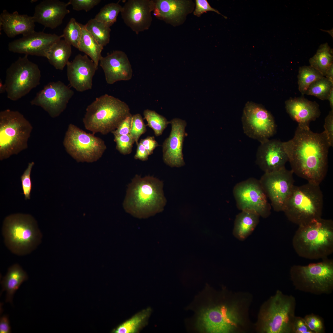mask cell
I'll return each mask as SVG.
<instances>
[{
	"label": "cell",
	"instance_id": "30",
	"mask_svg": "<svg viewBox=\"0 0 333 333\" xmlns=\"http://www.w3.org/2000/svg\"><path fill=\"white\" fill-rule=\"evenodd\" d=\"M150 308L144 309L119 325L113 332L115 333H136L147 324L151 313Z\"/></svg>",
	"mask_w": 333,
	"mask_h": 333
},
{
	"label": "cell",
	"instance_id": "47",
	"mask_svg": "<svg viewBox=\"0 0 333 333\" xmlns=\"http://www.w3.org/2000/svg\"><path fill=\"white\" fill-rule=\"evenodd\" d=\"M293 333H314L308 327L303 318L296 316L294 325Z\"/></svg>",
	"mask_w": 333,
	"mask_h": 333
},
{
	"label": "cell",
	"instance_id": "17",
	"mask_svg": "<svg viewBox=\"0 0 333 333\" xmlns=\"http://www.w3.org/2000/svg\"><path fill=\"white\" fill-rule=\"evenodd\" d=\"M63 38L62 35L35 31L10 42L8 49L14 53L47 57L52 46Z\"/></svg>",
	"mask_w": 333,
	"mask_h": 333
},
{
	"label": "cell",
	"instance_id": "20",
	"mask_svg": "<svg viewBox=\"0 0 333 333\" xmlns=\"http://www.w3.org/2000/svg\"><path fill=\"white\" fill-rule=\"evenodd\" d=\"M67 76L70 85L79 92L91 89L97 67L86 55L79 54L67 65Z\"/></svg>",
	"mask_w": 333,
	"mask_h": 333
},
{
	"label": "cell",
	"instance_id": "39",
	"mask_svg": "<svg viewBox=\"0 0 333 333\" xmlns=\"http://www.w3.org/2000/svg\"><path fill=\"white\" fill-rule=\"evenodd\" d=\"M146 131V127L141 115H132L130 135L137 145L140 137Z\"/></svg>",
	"mask_w": 333,
	"mask_h": 333
},
{
	"label": "cell",
	"instance_id": "45",
	"mask_svg": "<svg viewBox=\"0 0 333 333\" xmlns=\"http://www.w3.org/2000/svg\"><path fill=\"white\" fill-rule=\"evenodd\" d=\"M195 2L196 7L194 12V14L195 15L200 17L204 12L212 11L221 14L226 18H227V17L221 14L218 10L212 7L206 0H196Z\"/></svg>",
	"mask_w": 333,
	"mask_h": 333
},
{
	"label": "cell",
	"instance_id": "25",
	"mask_svg": "<svg viewBox=\"0 0 333 333\" xmlns=\"http://www.w3.org/2000/svg\"><path fill=\"white\" fill-rule=\"evenodd\" d=\"M33 17L27 14H20L17 11L10 13L4 10L0 15V26L9 38L22 34L28 35L35 31Z\"/></svg>",
	"mask_w": 333,
	"mask_h": 333
},
{
	"label": "cell",
	"instance_id": "42",
	"mask_svg": "<svg viewBox=\"0 0 333 333\" xmlns=\"http://www.w3.org/2000/svg\"><path fill=\"white\" fill-rule=\"evenodd\" d=\"M34 165L33 162H29L27 168L21 177L23 194L26 200L30 199L32 187L30 175L31 169Z\"/></svg>",
	"mask_w": 333,
	"mask_h": 333
},
{
	"label": "cell",
	"instance_id": "12",
	"mask_svg": "<svg viewBox=\"0 0 333 333\" xmlns=\"http://www.w3.org/2000/svg\"><path fill=\"white\" fill-rule=\"evenodd\" d=\"M233 194L239 210L252 212L265 218L270 215L271 206L259 180L250 178L237 183Z\"/></svg>",
	"mask_w": 333,
	"mask_h": 333
},
{
	"label": "cell",
	"instance_id": "37",
	"mask_svg": "<svg viewBox=\"0 0 333 333\" xmlns=\"http://www.w3.org/2000/svg\"><path fill=\"white\" fill-rule=\"evenodd\" d=\"M83 25L78 23L74 18H71L63 30L64 39L78 49L81 38Z\"/></svg>",
	"mask_w": 333,
	"mask_h": 333
},
{
	"label": "cell",
	"instance_id": "27",
	"mask_svg": "<svg viewBox=\"0 0 333 333\" xmlns=\"http://www.w3.org/2000/svg\"><path fill=\"white\" fill-rule=\"evenodd\" d=\"M260 216L248 211H242L236 216L232 231L234 236L240 241L245 240L254 231Z\"/></svg>",
	"mask_w": 333,
	"mask_h": 333
},
{
	"label": "cell",
	"instance_id": "3",
	"mask_svg": "<svg viewBox=\"0 0 333 333\" xmlns=\"http://www.w3.org/2000/svg\"><path fill=\"white\" fill-rule=\"evenodd\" d=\"M299 257L309 260L323 259L333 253V221L322 218L298 226L292 240Z\"/></svg>",
	"mask_w": 333,
	"mask_h": 333
},
{
	"label": "cell",
	"instance_id": "8",
	"mask_svg": "<svg viewBox=\"0 0 333 333\" xmlns=\"http://www.w3.org/2000/svg\"><path fill=\"white\" fill-rule=\"evenodd\" d=\"M33 129L30 122L17 111L0 112V160L18 154L28 147Z\"/></svg>",
	"mask_w": 333,
	"mask_h": 333
},
{
	"label": "cell",
	"instance_id": "43",
	"mask_svg": "<svg viewBox=\"0 0 333 333\" xmlns=\"http://www.w3.org/2000/svg\"><path fill=\"white\" fill-rule=\"evenodd\" d=\"M101 0H70L68 2L69 5L72 6L74 10L76 11L84 10L88 11L101 2Z\"/></svg>",
	"mask_w": 333,
	"mask_h": 333
},
{
	"label": "cell",
	"instance_id": "9",
	"mask_svg": "<svg viewBox=\"0 0 333 333\" xmlns=\"http://www.w3.org/2000/svg\"><path fill=\"white\" fill-rule=\"evenodd\" d=\"M296 300L292 295L278 290L266 302L261 315V331L293 333Z\"/></svg>",
	"mask_w": 333,
	"mask_h": 333
},
{
	"label": "cell",
	"instance_id": "2",
	"mask_svg": "<svg viewBox=\"0 0 333 333\" xmlns=\"http://www.w3.org/2000/svg\"><path fill=\"white\" fill-rule=\"evenodd\" d=\"M163 183L150 175H136L128 185L123 205L133 216L145 219L163 211L166 203Z\"/></svg>",
	"mask_w": 333,
	"mask_h": 333
},
{
	"label": "cell",
	"instance_id": "31",
	"mask_svg": "<svg viewBox=\"0 0 333 333\" xmlns=\"http://www.w3.org/2000/svg\"><path fill=\"white\" fill-rule=\"evenodd\" d=\"M94 39L83 25L82 34L78 49L88 56L98 67L103 49Z\"/></svg>",
	"mask_w": 333,
	"mask_h": 333
},
{
	"label": "cell",
	"instance_id": "21",
	"mask_svg": "<svg viewBox=\"0 0 333 333\" xmlns=\"http://www.w3.org/2000/svg\"><path fill=\"white\" fill-rule=\"evenodd\" d=\"M289 161L280 140L273 139L261 143L256 154V163L265 173L279 170Z\"/></svg>",
	"mask_w": 333,
	"mask_h": 333
},
{
	"label": "cell",
	"instance_id": "13",
	"mask_svg": "<svg viewBox=\"0 0 333 333\" xmlns=\"http://www.w3.org/2000/svg\"><path fill=\"white\" fill-rule=\"evenodd\" d=\"M244 133L261 143L273 136L276 126L271 114L262 105L248 101L244 108L242 117Z\"/></svg>",
	"mask_w": 333,
	"mask_h": 333
},
{
	"label": "cell",
	"instance_id": "46",
	"mask_svg": "<svg viewBox=\"0 0 333 333\" xmlns=\"http://www.w3.org/2000/svg\"><path fill=\"white\" fill-rule=\"evenodd\" d=\"M131 114L126 117L120 124L117 128L111 133L114 136L129 134L131 126Z\"/></svg>",
	"mask_w": 333,
	"mask_h": 333
},
{
	"label": "cell",
	"instance_id": "36",
	"mask_svg": "<svg viewBox=\"0 0 333 333\" xmlns=\"http://www.w3.org/2000/svg\"><path fill=\"white\" fill-rule=\"evenodd\" d=\"M333 88V83L324 76L311 84L305 94L325 100H327L329 94Z\"/></svg>",
	"mask_w": 333,
	"mask_h": 333
},
{
	"label": "cell",
	"instance_id": "32",
	"mask_svg": "<svg viewBox=\"0 0 333 333\" xmlns=\"http://www.w3.org/2000/svg\"><path fill=\"white\" fill-rule=\"evenodd\" d=\"M333 50L327 43L321 44L315 54L309 60L310 66L324 76L333 64Z\"/></svg>",
	"mask_w": 333,
	"mask_h": 333
},
{
	"label": "cell",
	"instance_id": "19",
	"mask_svg": "<svg viewBox=\"0 0 333 333\" xmlns=\"http://www.w3.org/2000/svg\"><path fill=\"white\" fill-rule=\"evenodd\" d=\"M171 130L168 138L162 145L163 159L165 164L171 167H180L185 163L182 150L186 135V121L175 118L169 121Z\"/></svg>",
	"mask_w": 333,
	"mask_h": 333
},
{
	"label": "cell",
	"instance_id": "11",
	"mask_svg": "<svg viewBox=\"0 0 333 333\" xmlns=\"http://www.w3.org/2000/svg\"><path fill=\"white\" fill-rule=\"evenodd\" d=\"M72 124L68 125L63 141L67 152L77 162L98 160L107 148L104 141Z\"/></svg>",
	"mask_w": 333,
	"mask_h": 333
},
{
	"label": "cell",
	"instance_id": "18",
	"mask_svg": "<svg viewBox=\"0 0 333 333\" xmlns=\"http://www.w3.org/2000/svg\"><path fill=\"white\" fill-rule=\"evenodd\" d=\"M154 0H128L121 12L125 24L138 34L148 30L152 21Z\"/></svg>",
	"mask_w": 333,
	"mask_h": 333
},
{
	"label": "cell",
	"instance_id": "4",
	"mask_svg": "<svg viewBox=\"0 0 333 333\" xmlns=\"http://www.w3.org/2000/svg\"><path fill=\"white\" fill-rule=\"evenodd\" d=\"M2 233L7 248L19 256L34 251L42 238L36 221L29 214L17 213L7 216L3 221Z\"/></svg>",
	"mask_w": 333,
	"mask_h": 333
},
{
	"label": "cell",
	"instance_id": "14",
	"mask_svg": "<svg viewBox=\"0 0 333 333\" xmlns=\"http://www.w3.org/2000/svg\"><path fill=\"white\" fill-rule=\"evenodd\" d=\"M293 172L285 167L273 172L265 173L259 180L274 210L283 212L293 187Z\"/></svg>",
	"mask_w": 333,
	"mask_h": 333
},
{
	"label": "cell",
	"instance_id": "41",
	"mask_svg": "<svg viewBox=\"0 0 333 333\" xmlns=\"http://www.w3.org/2000/svg\"><path fill=\"white\" fill-rule=\"evenodd\" d=\"M303 319L308 327L314 333L325 332L324 321L319 315L312 313L306 315Z\"/></svg>",
	"mask_w": 333,
	"mask_h": 333
},
{
	"label": "cell",
	"instance_id": "24",
	"mask_svg": "<svg viewBox=\"0 0 333 333\" xmlns=\"http://www.w3.org/2000/svg\"><path fill=\"white\" fill-rule=\"evenodd\" d=\"M287 113L300 128H310V122L320 115L319 105L304 97L290 98L285 102Z\"/></svg>",
	"mask_w": 333,
	"mask_h": 333
},
{
	"label": "cell",
	"instance_id": "28",
	"mask_svg": "<svg viewBox=\"0 0 333 333\" xmlns=\"http://www.w3.org/2000/svg\"><path fill=\"white\" fill-rule=\"evenodd\" d=\"M28 278L26 273L18 264H14L8 268L6 275L1 282L2 292L5 290L6 292V302L12 303L14 293Z\"/></svg>",
	"mask_w": 333,
	"mask_h": 333
},
{
	"label": "cell",
	"instance_id": "16",
	"mask_svg": "<svg viewBox=\"0 0 333 333\" xmlns=\"http://www.w3.org/2000/svg\"><path fill=\"white\" fill-rule=\"evenodd\" d=\"M74 94V92L62 82H51L37 93L30 103L41 107L55 118L65 109Z\"/></svg>",
	"mask_w": 333,
	"mask_h": 333
},
{
	"label": "cell",
	"instance_id": "53",
	"mask_svg": "<svg viewBox=\"0 0 333 333\" xmlns=\"http://www.w3.org/2000/svg\"><path fill=\"white\" fill-rule=\"evenodd\" d=\"M6 88L5 84L2 83V80L0 79V93L2 94L6 92Z\"/></svg>",
	"mask_w": 333,
	"mask_h": 333
},
{
	"label": "cell",
	"instance_id": "33",
	"mask_svg": "<svg viewBox=\"0 0 333 333\" xmlns=\"http://www.w3.org/2000/svg\"><path fill=\"white\" fill-rule=\"evenodd\" d=\"M84 25L87 30L102 47L109 43L111 30L110 27L94 18L89 20Z\"/></svg>",
	"mask_w": 333,
	"mask_h": 333
},
{
	"label": "cell",
	"instance_id": "26",
	"mask_svg": "<svg viewBox=\"0 0 333 333\" xmlns=\"http://www.w3.org/2000/svg\"><path fill=\"white\" fill-rule=\"evenodd\" d=\"M153 12L157 18L175 26L186 14L187 2L178 0H154Z\"/></svg>",
	"mask_w": 333,
	"mask_h": 333
},
{
	"label": "cell",
	"instance_id": "6",
	"mask_svg": "<svg viewBox=\"0 0 333 333\" xmlns=\"http://www.w3.org/2000/svg\"><path fill=\"white\" fill-rule=\"evenodd\" d=\"M323 200L319 185H294L283 212L289 221L299 226L322 218Z\"/></svg>",
	"mask_w": 333,
	"mask_h": 333
},
{
	"label": "cell",
	"instance_id": "51",
	"mask_svg": "<svg viewBox=\"0 0 333 333\" xmlns=\"http://www.w3.org/2000/svg\"><path fill=\"white\" fill-rule=\"evenodd\" d=\"M324 77L333 83V64L331 65L327 70Z\"/></svg>",
	"mask_w": 333,
	"mask_h": 333
},
{
	"label": "cell",
	"instance_id": "50",
	"mask_svg": "<svg viewBox=\"0 0 333 333\" xmlns=\"http://www.w3.org/2000/svg\"><path fill=\"white\" fill-rule=\"evenodd\" d=\"M11 332V327L10 325L8 317L3 315L0 319V333H9Z\"/></svg>",
	"mask_w": 333,
	"mask_h": 333
},
{
	"label": "cell",
	"instance_id": "35",
	"mask_svg": "<svg viewBox=\"0 0 333 333\" xmlns=\"http://www.w3.org/2000/svg\"><path fill=\"white\" fill-rule=\"evenodd\" d=\"M122 8V6L117 3L107 4L101 8L94 18L110 27L116 22L117 17Z\"/></svg>",
	"mask_w": 333,
	"mask_h": 333
},
{
	"label": "cell",
	"instance_id": "15",
	"mask_svg": "<svg viewBox=\"0 0 333 333\" xmlns=\"http://www.w3.org/2000/svg\"><path fill=\"white\" fill-rule=\"evenodd\" d=\"M199 322L207 332L228 333L237 328L240 319L235 306L222 305L204 310L199 315Z\"/></svg>",
	"mask_w": 333,
	"mask_h": 333
},
{
	"label": "cell",
	"instance_id": "5",
	"mask_svg": "<svg viewBox=\"0 0 333 333\" xmlns=\"http://www.w3.org/2000/svg\"><path fill=\"white\" fill-rule=\"evenodd\" d=\"M131 114L125 102L105 94L96 98L87 106L83 122L85 128L92 134L106 135L115 130Z\"/></svg>",
	"mask_w": 333,
	"mask_h": 333
},
{
	"label": "cell",
	"instance_id": "44",
	"mask_svg": "<svg viewBox=\"0 0 333 333\" xmlns=\"http://www.w3.org/2000/svg\"><path fill=\"white\" fill-rule=\"evenodd\" d=\"M323 132L330 146L333 145V110L330 111L325 119Z\"/></svg>",
	"mask_w": 333,
	"mask_h": 333
},
{
	"label": "cell",
	"instance_id": "38",
	"mask_svg": "<svg viewBox=\"0 0 333 333\" xmlns=\"http://www.w3.org/2000/svg\"><path fill=\"white\" fill-rule=\"evenodd\" d=\"M143 114L147 125L153 130L155 135L158 136L162 135L169 121L154 110L146 109L144 110Z\"/></svg>",
	"mask_w": 333,
	"mask_h": 333
},
{
	"label": "cell",
	"instance_id": "1",
	"mask_svg": "<svg viewBox=\"0 0 333 333\" xmlns=\"http://www.w3.org/2000/svg\"><path fill=\"white\" fill-rule=\"evenodd\" d=\"M291 170L308 183L319 185L325 177L329 147L323 132L297 127L293 138L282 142Z\"/></svg>",
	"mask_w": 333,
	"mask_h": 333
},
{
	"label": "cell",
	"instance_id": "7",
	"mask_svg": "<svg viewBox=\"0 0 333 333\" xmlns=\"http://www.w3.org/2000/svg\"><path fill=\"white\" fill-rule=\"evenodd\" d=\"M290 275L295 289L299 291L320 295L333 290V260L328 257L307 265H293Z\"/></svg>",
	"mask_w": 333,
	"mask_h": 333
},
{
	"label": "cell",
	"instance_id": "52",
	"mask_svg": "<svg viewBox=\"0 0 333 333\" xmlns=\"http://www.w3.org/2000/svg\"><path fill=\"white\" fill-rule=\"evenodd\" d=\"M327 100L329 101L331 110H333V88L331 91L328 97Z\"/></svg>",
	"mask_w": 333,
	"mask_h": 333
},
{
	"label": "cell",
	"instance_id": "34",
	"mask_svg": "<svg viewBox=\"0 0 333 333\" xmlns=\"http://www.w3.org/2000/svg\"><path fill=\"white\" fill-rule=\"evenodd\" d=\"M324 76L310 66L300 67L298 75V83L299 91L302 95L306 94L310 85Z\"/></svg>",
	"mask_w": 333,
	"mask_h": 333
},
{
	"label": "cell",
	"instance_id": "29",
	"mask_svg": "<svg viewBox=\"0 0 333 333\" xmlns=\"http://www.w3.org/2000/svg\"><path fill=\"white\" fill-rule=\"evenodd\" d=\"M72 53L71 45L64 39H60L52 46L46 58L56 69L62 70L69 61Z\"/></svg>",
	"mask_w": 333,
	"mask_h": 333
},
{
	"label": "cell",
	"instance_id": "49",
	"mask_svg": "<svg viewBox=\"0 0 333 333\" xmlns=\"http://www.w3.org/2000/svg\"><path fill=\"white\" fill-rule=\"evenodd\" d=\"M137 147L134 158L142 161H146L148 159L150 155L149 153L144 146L140 142L137 145Z\"/></svg>",
	"mask_w": 333,
	"mask_h": 333
},
{
	"label": "cell",
	"instance_id": "48",
	"mask_svg": "<svg viewBox=\"0 0 333 333\" xmlns=\"http://www.w3.org/2000/svg\"><path fill=\"white\" fill-rule=\"evenodd\" d=\"M140 142L144 146L150 155L152 154L155 149L159 146L154 136H148L145 139H142Z\"/></svg>",
	"mask_w": 333,
	"mask_h": 333
},
{
	"label": "cell",
	"instance_id": "22",
	"mask_svg": "<svg viewBox=\"0 0 333 333\" xmlns=\"http://www.w3.org/2000/svg\"><path fill=\"white\" fill-rule=\"evenodd\" d=\"M100 65L103 69L107 83L112 84L119 81L130 80L133 70L126 54L121 51H114L105 57L102 56Z\"/></svg>",
	"mask_w": 333,
	"mask_h": 333
},
{
	"label": "cell",
	"instance_id": "10",
	"mask_svg": "<svg viewBox=\"0 0 333 333\" xmlns=\"http://www.w3.org/2000/svg\"><path fill=\"white\" fill-rule=\"evenodd\" d=\"M28 56L19 57L6 70V92L7 98L11 101L20 99L40 84L41 71Z\"/></svg>",
	"mask_w": 333,
	"mask_h": 333
},
{
	"label": "cell",
	"instance_id": "40",
	"mask_svg": "<svg viewBox=\"0 0 333 333\" xmlns=\"http://www.w3.org/2000/svg\"><path fill=\"white\" fill-rule=\"evenodd\" d=\"M116 148L121 154L126 155L131 153L134 140L130 134L114 136Z\"/></svg>",
	"mask_w": 333,
	"mask_h": 333
},
{
	"label": "cell",
	"instance_id": "23",
	"mask_svg": "<svg viewBox=\"0 0 333 333\" xmlns=\"http://www.w3.org/2000/svg\"><path fill=\"white\" fill-rule=\"evenodd\" d=\"M68 5V2L58 0H43L35 6L33 16L34 21L45 27L55 29L61 24L70 13Z\"/></svg>",
	"mask_w": 333,
	"mask_h": 333
}]
</instances>
